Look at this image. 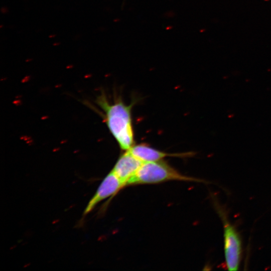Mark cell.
Returning a JSON list of instances; mask_svg holds the SVG:
<instances>
[{"label":"cell","instance_id":"2","mask_svg":"<svg viewBox=\"0 0 271 271\" xmlns=\"http://www.w3.org/2000/svg\"><path fill=\"white\" fill-rule=\"evenodd\" d=\"M169 181L204 182L205 181L181 174L164 160L145 162L126 183L127 186L153 184Z\"/></svg>","mask_w":271,"mask_h":271},{"label":"cell","instance_id":"3","mask_svg":"<svg viewBox=\"0 0 271 271\" xmlns=\"http://www.w3.org/2000/svg\"><path fill=\"white\" fill-rule=\"evenodd\" d=\"M223 224L224 249L225 262L229 270H236L240 262L242 243L236 228L227 219L223 210L217 206Z\"/></svg>","mask_w":271,"mask_h":271},{"label":"cell","instance_id":"4","mask_svg":"<svg viewBox=\"0 0 271 271\" xmlns=\"http://www.w3.org/2000/svg\"><path fill=\"white\" fill-rule=\"evenodd\" d=\"M124 187V184L111 171L104 178L95 193L89 201L84 210V215L91 212L100 202L115 195Z\"/></svg>","mask_w":271,"mask_h":271},{"label":"cell","instance_id":"6","mask_svg":"<svg viewBox=\"0 0 271 271\" xmlns=\"http://www.w3.org/2000/svg\"><path fill=\"white\" fill-rule=\"evenodd\" d=\"M128 151L143 162L162 160L168 157L187 158L194 155L193 152L167 153L152 148L146 144L134 145Z\"/></svg>","mask_w":271,"mask_h":271},{"label":"cell","instance_id":"1","mask_svg":"<svg viewBox=\"0 0 271 271\" xmlns=\"http://www.w3.org/2000/svg\"><path fill=\"white\" fill-rule=\"evenodd\" d=\"M96 103L103 112L108 129L120 148L124 151L129 150L134 145L131 117L134 102L126 104L120 97L110 101L102 93L96 98Z\"/></svg>","mask_w":271,"mask_h":271},{"label":"cell","instance_id":"5","mask_svg":"<svg viewBox=\"0 0 271 271\" xmlns=\"http://www.w3.org/2000/svg\"><path fill=\"white\" fill-rule=\"evenodd\" d=\"M144 162L133 156L128 150L125 151L117 159L111 170L125 187Z\"/></svg>","mask_w":271,"mask_h":271}]
</instances>
